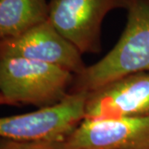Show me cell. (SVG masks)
I'll list each match as a JSON object with an SVG mask.
<instances>
[{
	"mask_svg": "<svg viewBox=\"0 0 149 149\" xmlns=\"http://www.w3.org/2000/svg\"><path fill=\"white\" fill-rule=\"evenodd\" d=\"M128 0H50L48 21L80 53L101 50V27L107 13Z\"/></svg>",
	"mask_w": 149,
	"mask_h": 149,
	"instance_id": "obj_4",
	"label": "cell"
},
{
	"mask_svg": "<svg viewBox=\"0 0 149 149\" xmlns=\"http://www.w3.org/2000/svg\"><path fill=\"white\" fill-rule=\"evenodd\" d=\"M47 0H0V41L16 37L48 19Z\"/></svg>",
	"mask_w": 149,
	"mask_h": 149,
	"instance_id": "obj_8",
	"label": "cell"
},
{
	"mask_svg": "<svg viewBox=\"0 0 149 149\" xmlns=\"http://www.w3.org/2000/svg\"><path fill=\"white\" fill-rule=\"evenodd\" d=\"M63 149H149V115L85 118L63 141Z\"/></svg>",
	"mask_w": 149,
	"mask_h": 149,
	"instance_id": "obj_5",
	"label": "cell"
},
{
	"mask_svg": "<svg viewBox=\"0 0 149 149\" xmlns=\"http://www.w3.org/2000/svg\"><path fill=\"white\" fill-rule=\"evenodd\" d=\"M146 115H149V72L128 74L88 92L86 118Z\"/></svg>",
	"mask_w": 149,
	"mask_h": 149,
	"instance_id": "obj_7",
	"label": "cell"
},
{
	"mask_svg": "<svg viewBox=\"0 0 149 149\" xmlns=\"http://www.w3.org/2000/svg\"><path fill=\"white\" fill-rule=\"evenodd\" d=\"M4 104H8V105H11L10 103L6 100L5 98L3 95H0V105H4Z\"/></svg>",
	"mask_w": 149,
	"mask_h": 149,
	"instance_id": "obj_10",
	"label": "cell"
},
{
	"mask_svg": "<svg viewBox=\"0 0 149 149\" xmlns=\"http://www.w3.org/2000/svg\"><path fill=\"white\" fill-rule=\"evenodd\" d=\"M0 149H63V142H20L0 139Z\"/></svg>",
	"mask_w": 149,
	"mask_h": 149,
	"instance_id": "obj_9",
	"label": "cell"
},
{
	"mask_svg": "<svg viewBox=\"0 0 149 149\" xmlns=\"http://www.w3.org/2000/svg\"><path fill=\"white\" fill-rule=\"evenodd\" d=\"M22 57L58 66L75 76L86 68L80 52L47 20L16 37L0 41V58Z\"/></svg>",
	"mask_w": 149,
	"mask_h": 149,
	"instance_id": "obj_6",
	"label": "cell"
},
{
	"mask_svg": "<svg viewBox=\"0 0 149 149\" xmlns=\"http://www.w3.org/2000/svg\"><path fill=\"white\" fill-rule=\"evenodd\" d=\"M74 74L58 66L22 57L0 58V95L11 105L52 106L70 94Z\"/></svg>",
	"mask_w": 149,
	"mask_h": 149,
	"instance_id": "obj_2",
	"label": "cell"
},
{
	"mask_svg": "<svg viewBox=\"0 0 149 149\" xmlns=\"http://www.w3.org/2000/svg\"><path fill=\"white\" fill-rule=\"evenodd\" d=\"M88 92H71L52 106L0 117V139L20 142H63L85 118Z\"/></svg>",
	"mask_w": 149,
	"mask_h": 149,
	"instance_id": "obj_3",
	"label": "cell"
},
{
	"mask_svg": "<svg viewBox=\"0 0 149 149\" xmlns=\"http://www.w3.org/2000/svg\"><path fill=\"white\" fill-rule=\"evenodd\" d=\"M126 26L116 45L76 75L70 92H91L128 74L149 72V0H128Z\"/></svg>",
	"mask_w": 149,
	"mask_h": 149,
	"instance_id": "obj_1",
	"label": "cell"
}]
</instances>
